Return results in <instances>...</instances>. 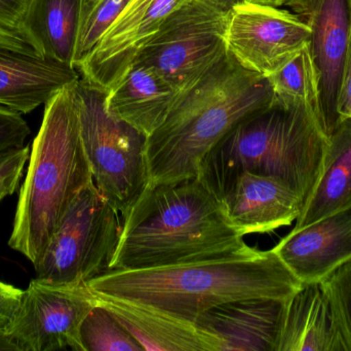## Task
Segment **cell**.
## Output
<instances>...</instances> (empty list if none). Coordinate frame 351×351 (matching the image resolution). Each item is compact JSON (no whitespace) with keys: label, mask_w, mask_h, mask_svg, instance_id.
<instances>
[{"label":"cell","mask_w":351,"mask_h":351,"mask_svg":"<svg viewBox=\"0 0 351 351\" xmlns=\"http://www.w3.org/2000/svg\"><path fill=\"white\" fill-rule=\"evenodd\" d=\"M95 305L96 296L86 284L63 286L34 278L23 291L5 332L16 351H84L80 326Z\"/></svg>","instance_id":"cell-9"},{"label":"cell","mask_w":351,"mask_h":351,"mask_svg":"<svg viewBox=\"0 0 351 351\" xmlns=\"http://www.w3.org/2000/svg\"><path fill=\"white\" fill-rule=\"evenodd\" d=\"M272 251L302 284L324 280L351 259V206L293 229Z\"/></svg>","instance_id":"cell-14"},{"label":"cell","mask_w":351,"mask_h":351,"mask_svg":"<svg viewBox=\"0 0 351 351\" xmlns=\"http://www.w3.org/2000/svg\"><path fill=\"white\" fill-rule=\"evenodd\" d=\"M75 82L45 105L30 152L8 245L33 266L41 259L80 192L93 183L80 137Z\"/></svg>","instance_id":"cell-5"},{"label":"cell","mask_w":351,"mask_h":351,"mask_svg":"<svg viewBox=\"0 0 351 351\" xmlns=\"http://www.w3.org/2000/svg\"><path fill=\"white\" fill-rule=\"evenodd\" d=\"M180 93L147 64L133 61L108 89L105 109L149 137L164 124Z\"/></svg>","instance_id":"cell-16"},{"label":"cell","mask_w":351,"mask_h":351,"mask_svg":"<svg viewBox=\"0 0 351 351\" xmlns=\"http://www.w3.org/2000/svg\"><path fill=\"white\" fill-rule=\"evenodd\" d=\"M0 351H16L5 331H0Z\"/></svg>","instance_id":"cell-32"},{"label":"cell","mask_w":351,"mask_h":351,"mask_svg":"<svg viewBox=\"0 0 351 351\" xmlns=\"http://www.w3.org/2000/svg\"><path fill=\"white\" fill-rule=\"evenodd\" d=\"M309 38L308 27L289 10L243 0L229 10L227 53L265 78L308 45Z\"/></svg>","instance_id":"cell-10"},{"label":"cell","mask_w":351,"mask_h":351,"mask_svg":"<svg viewBox=\"0 0 351 351\" xmlns=\"http://www.w3.org/2000/svg\"><path fill=\"white\" fill-rule=\"evenodd\" d=\"M267 78L274 92V101L284 104L307 103L321 115L319 82L308 45Z\"/></svg>","instance_id":"cell-21"},{"label":"cell","mask_w":351,"mask_h":351,"mask_svg":"<svg viewBox=\"0 0 351 351\" xmlns=\"http://www.w3.org/2000/svg\"><path fill=\"white\" fill-rule=\"evenodd\" d=\"M288 300L245 299L204 311L194 327L212 351H278Z\"/></svg>","instance_id":"cell-12"},{"label":"cell","mask_w":351,"mask_h":351,"mask_svg":"<svg viewBox=\"0 0 351 351\" xmlns=\"http://www.w3.org/2000/svg\"><path fill=\"white\" fill-rule=\"evenodd\" d=\"M98 296L127 301L192 324L204 311L245 299L289 300L302 282L272 249L164 267L111 270L86 284Z\"/></svg>","instance_id":"cell-1"},{"label":"cell","mask_w":351,"mask_h":351,"mask_svg":"<svg viewBox=\"0 0 351 351\" xmlns=\"http://www.w3.org/2000/svg\"><path fill=\"white\" fill-rule=\"evenodd\" d=\"M274 102L269 80L232 56L181 93L162 126L147 138L149 187L196 179L208 152L245 117Z\"/></svg>","instance_id":"cell-3"},{"label":"cell","mask_w":351,"mask_h":351,"mask_svg":"<svg viewBox=\"0 0 351 351\" xmlns=\"http://www.w3.org/2000/svg\"><path fill=\"white\" fill-rule=\"evenodd\" d=\"M80 137L93 181L121 218L149 187L147 136L105 109L106 91L82 78L75 84Z\"/></svg>","instance_id":"cell-6"},{"label":"cell","mask_w":351,"mask_h":351,"mask_svg":"<svg viewBox=\"0 0 351 351\" xmlns=\"http://www.w3.org/2000/svg\"><path fill=\"white\" fill-rule=\"evenodd\" d=\"M247 1L257 2V3L266 4V5L276 6V8H282L287 0H247Z\"/></svg>","instance_id":"cell-33"},{"label":"cell","mask_w":351,"mask_h":351,"mask_svg":"<svg viewBox=\"0 0 351 351\" xmlns=\"http://www.w3.org/2000/svg\"><path fill=\"white\" fill-rule=\"evenodd\" d=\"M213 1L219 2V3L223 4V5L227 6V8H231L233 4L237 3V2L243 1V0H213Z\"/></svg>","instance_id":"cell-34"},{"label":"cell","mask_w":351,"mask_h":351,"mask_svg":"<svg viewBox=\"0 0 351 351\" xmlns=\"http://www.w3.org/2000/svg\"><path fill=\"white\" fill-rule=\"evenodd\" d=\"M329 140L315 107L274 101L224 136L204 158L197 179L217 197L239 173L272 177L292 189L304 207L323 171Z\"/></svg>","instance_id":"cell-4"},{"label":"cell","mask_w":351,"mask_h":351,"mask_svg":"<svg viewBox=\"0 0 351 351\" xmlns=\"http://www.w3.org/2000/svg\"><path fill=\"white\" fill-rule=\"evenodd\" d=\"M217 198L243 236L290 226L303 210L302 200L288 185L247 171L231 179Z\"/></svg>","instance_id":"cell-13"},{"label":"cell","mask_w":351,"mask_h":351,"mask_svg":"<svg viewBox=\"0 0 351 351\" xmlns=\"http://www.w3.org/2000/svg\"><path fill=\"white\" fill-rule=\"evenodd\" d=\"M29 157L30 150L24 146L0 160V203L16 191Z\"/></svg>","instance_id":"cell-27"},{"label":"cell","mask_w":351,"mask_h":351,"mask_svg":"<svg viewBox=\"0 0 351 351\" xmlns=\"http://www.w3.org/2000/svg\"><path fill=\"white\" fill-rule=\"evenodd\" d=\"M132 0H86L82 10L74 68L77 67L100 43L105 33L131 3Z\"/></svg>","instance_id":"cell-23"},{"label":"cell","mask_w":351,"mask_h":351,"mask_svg":"<svg viewBox=\"0 0 351 351\" xmlns=\"http://www.w3.org/2000/svg\"><path fill=\"white\" fill-rule=\"evenodd\" d=\"M278 351H351L323 280L304 282L289 299Z\"/></svg>","instance_id":"cell-15"},{"label":"cell","mask_w":351,"mask_h":351,"mask_svg":"<svg viewBox=\"0 0 351 351\" xmlns=\"http://www.w3.org/2000/svg\"><path fill=\"white\" fill-rule=\"evenodd\" d=\"M80 78L71 66L0 47V104L22 115L47 104Z\"/></svg>","instance_id":"cell-17"},{"label":"cell","mask_w":351,"mask_h":351,"mask_svg":"<svg viewBox=\"0 0 351 351\" xmlns=\"http://www.w3.org/2000/svg\"><path fill=\"white\" fill-rule=\"evenodd\" d=\"M96 296L137 340L143 350L212 351L208 340L194 325L127 301Z\"/></svg>","instance_id":"cell-18"},{"label":"cell","mask_w":351,"mask_h":351,"mask_svg":"<svg viewBox=\"0 0 351 351\" xmlns=\"http://www.w3.org/2000/svg\"><path fill=\"white\" fill-rule=\"evenodd\" d=\"M0 47L27 54V55L39 56L30 41L22 33L8 30L1 26H0Z\"/></svg>","instance_id":"cell-31"},{"label":"cell","mask_w":351,"mask_h":351,"mask_svg":"<svg viewBox=\"0 0 351 351\" xmlns=\"http://www.w3.org/2000/svg\"><path fill=\"white\" fill-rule=\"evenodd\" d=\"M31 0H0V26L22 33ZM23 34V33H22Z\"/></svg>","instance_id":"cell-28"},{"label":"cell","mask_w":351,"mask_h":351,"mask_svg":"<svg viewBox=\"0 0 351 351\" xmlns=\"http://www.w3.org/2000/svg\"><path fill=\"white\" fill-rule=\"evenodd\" d=\"M243 237L227 218L220 200L197 177L154 185L123 216L111 270L164 267L237 255L252 249Z\"/></svg>","instance_id":"cell-2"},{"label":"cell","mask_w":351,"mask_h":351,"mask_svg":"<svg viewBox=\"0 0 351 351\" xmlns=\"http://www.w3.org/2000/svg\"><path fill=\"white\" fill-rule=\"evenodd\" d=\"M337 111L339 121L344 119L351 120V37L343 74H342L341 88H340L339 97H338Z\"/></svg>","instance_id":"cell-30"},{"label":"cell","mask_w":351,"mask_h":351,"mask_svg":"<svg viewBox=\"0 0 351 351\" xmlns=\"http://www.w3.org/2000/svg\"><path fill=\"white\" fill-rule=\"evenodd\" d=\"M229 10L213 0H186L134 61L152 66L180 94L186 92L226 57Z\"/></svg>","instance_id":"cell-8"},{"label":"cell","mask_w":351,"mask_h":351,"mask_svg":"<svg viewBox=\"0 0 351 351\" xmlns=\"http://www.w3.org/2000/svg\"><path fill=\"white\" fill-rule=\"evenodd\" d=\"M152 0H132L131 3L127 6L123 14L117 19L112 26L108 29L104 36L101 38L94 51L88 56H97L104 53L105 51L112 47L119 38L127 33V31L137 22L138 19L143 14L147 6L152 3ZM86 57V58H88Z\"/></svg>","instance_id":"cell-26"},{"label":"cell","mask_w":351,"mask_h":351,"mask_svg":"<svg viewBox=\"0 0 351 351\" xmlns=\"http://www.w3.org/2000/svg\"><path fill=\"white\" fill-rule=\"evenodd\" d=\"M30 134L22 113L0 104V160L26 146Z\"/></svg>","instance_id":"cell-25"},{"label":"cell","mask_w":351,"mask_h":351,"mask_svg":"<svg viewBox=\"0 0 351 351\" xmlns=\"http://www.w3.org/2000/svg\"><path fill=\"white\" fill-rule=\"evenodd\" d=\"M123 230L121 214L94 181L74 200L41 259L36 278L63 286L86 284L110 271Z\"/></svg>","instance_id":"cell-7"},{"label":"cell","mask_w":351,"mask_h":351,"mask_svg":"<svg viewBox=\"0 0 351 351\" xmlns=\"http://www.w3.org/2000/svg\"><path fill=\"white\" fill-rule=\"evenodd\" d=\"M23 290L0 282V331H5L16 317Z\"/></svg>","instance_id":"cell-29"},{"label":"cell","mask_w":351,"mask_h":351,"mask_svg":"<svg viewBox=\"0 0 351 351\" xmlns=\"http://www.w3.org/2000/svg\"><path fill=\"white\" fill-rule=\"evenodd\" d=\"M351 344V259L324 278Z\"/></svg>","instance_id":"cell-24"},{"label":"cell","mask_w":351,"mask_h":351,"mask_svg":"<svg viewBox=\"0 0 351 351\" xmlns=\"http://www.w3.org/2000/svg\"><path fill=\"white\" fill-rule=\"evenodd\" d=\"M329 139L321 177L294 229L351 206V120H341Z\"/></svg>","instance_id":"cell-20"},{"label":"cell","mask_w":351,"mask_h":351,"mask_svg":"<svg viewBox=\"0 0 351 351\" xmlns=\"http://www.w3.org/2000/svg\"><path fill=\"white\" fill-rule=\"evenodd\" d=\"M282 6L311 31L308 49L319 82L322 123L330 137L340 122L338 97L351 37V0H287Z\"/></svg>","instance_id":"cell-11"},{"label":"cell","mask_w":351,"mask_h":351,"mask_svg":"<svg viewBox=\"0 0 351 351\" xmlns=\"http://www.w3.org/2000/svg\"><path fill=\"white\" fill-rule=\"evenodd\" d=\"M80 338L84 351H144L117 317L97 300L82 321Z\"/></svg>","instance_id":"cell-22"},{"label":"cell","mask_w":351,"mask_h":351,"mask_svg":"<svg viewBox=\"0 0 351 351\" xmlns=\"http://www.w3.org/2000/svg\"><path fill=\"white\" fill-rule=\"evenodd\" d=\"M86 0H31L22 33L40 57L74 67Z\"/></svg>","instance_id":"cell-19"}]
</instances>
